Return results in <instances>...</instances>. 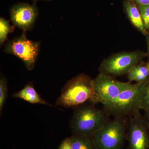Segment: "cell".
Returning a JSON list of instances; mask_svg holds the SVG:
<instances>
[{
    "label": "cell",
    "instance_id": "10",
    "mask_svg": "<svg viewBox=\"0 0 149 149\" xmlns=\"http://www.w3.org/2000/svg\"><path fill=\"white\" fill-rule=\"evenodd\" d=\"M125 12L130 22L142 34L147 36L149 34L146 29L138 7L133 0H126L124 3Z\"/></svg>",
    "mask_w": 149,
    "mask_h": 149
},
{
    "label": "cell",
    "instance_id": "22",
    "mask_svg": "<svg viewBox=\"0 0 149 149\" xmlns=\"http://www.w3.org/2000/svg\"><path fill=\"white\" fill-rule=\"evenodd\" d=\"M146 65L147 68H148V71L149 74V61H148V62L146 63Z\"/></svg>",
    "mask_w": 149,
    "mask_h": 149
},
{
    "label": "cell",
    "instance_id": "19",
    "mask_svg": "<svg viewBox=\"0 0 149 149\" xmlns=\"http://www.w3.org/2000/svg\"><path fill=\"white\" fill-rule=\"evenodd\" d=\"M137 6H149V0H133Z\"/></svg>",
    "mask_w": 149,
    "mask_h": 149
},
{
    "label": "cell",
    "instance_id": "9",
    "mask_svg": "<svg viewBox=\"0 0 149 149\" xmlns=\"http://www.w3.org/2000/svg\"><path fill=\"white\" fill-rule=\"evenodd\" d=\"M38 14L37 7L27 3L16 4L10 9V19L14 25L24 32L32 29Z\"/></svg>",
    "mask_w": 149,
    "mask_h": 149
},
{
    "label": "cell",
    "instance_id": "14",
    "mask_svg": "<svg viewBox=\"0 0 149 149\" xmlns=\"http://www.w3.org/2000/svg\"><path fill=\"white\" fill-rule=\"evenodd\" d=\"M15 27L11 26L9 22L5 19L1 17L0 18V43L2 46L7 39L9 33L13 32Z\"/></svg>",
    "mask_w": 149,
    "mask_h": 149
},
{
    "label": "cell",
    "instance_id": "6",
    "mask_svg": "<svg viewBox=\"0 0 149 149\" xmlns=\"http://www.w3.org/2000/svg\"><path fill=\"white\" fill-rule=\"evenodd\" d=\"M94 95L90 102L93 104L104 103L114 100L132 85L130 82H123L111 75L100 73L93 79Z\"/></svg>",
    "mask_w": 149,
    "mask_h": 149
},
{
    "label": "cell",
    "instance_id": "16",
    "mask_svg": "<svg viewBox=\"0 0 149 149\" xmlns=\"http://www.w3.org/2000/svg\"><path fill=\"white\" fill-rule=\"evenodd\" d=\"M139 108L143 111L149 109V81L141 96Z\"/></svg>",
    "mask_w": 149,
    "mask_h": 149
},
{
    "label": "cell",
    "instance_id": "3",
    "mask_svg": "<svg viewBox=\"0 0 149 149\" xmlns=\"http://www.w3.org/2000/svg\"><path fill=\"white\" fill-rule=\"evenodd\" d=\"M128 125L125 116L108 120L92 136L96 149H122L127 139Z\"/></svg>",
    "mask_w": 149,
    "mask_h": 149
},
{
    "label": "cell",
    "instance_id": "18",
    "mask_svg": "<svg viewBox=\"0 0 149 149\" xmlns=\"http://www.w3.org/2000/svg\"><path fill=\"white\" fill-rule=\"evenodd\" d=\"M58 149H72L70 145V139L67 138L63 140Z\"/></svg>",
    "mask_w": 149,
    "mask_h": 149
},
{
    "label": "cell",
    "instance_id": "23",
    "mask_svg": "<svg viewBox=\"0 0 149 149\" xmlns=\"http://www.w3.org/2000/svg\"></svg>",
    "mask_w": 149,
    "mask_h": 149
},
{
    "label": "cell",
    "instance_id": "5",
    "mask_svg": "<svg viewBox=\"0 0 149 149\" xmlns=\"http://www.w3.org/2000/svg\"><path fill=\"white\" fill-rule=\"evenodd\" d=\"M147 56V54L139 51L114 54L102 62L99 71L100 73L109 75L128 74Z\"/></svg>",
    "mask_w": 149,
    "mask_h": 149
},
{
    "label": "cell",
    "instance_id": "8",
    "mask_svg": "<svg viewBox=\"0 0 149 149\" xmlns=\"http://www.w3.org/2000/svg\"><path fill=\"white\" fill-rule=\"evenodd\" d=\"M140 110L128 116V149H149V129Z\"/></svg>",
    "mask_w": 149,
    "mask_h": 149
},
{
    "label": "cell",
    "instance_id": "1",
    "mask_svg": "<svg viewBox=\"0 0 149 149\" xmlns=\"http://www.w3.org/2000/svg\"><path fill=\"white\" fill-rule=\"evenodd\" d=\"M109 116L104 110L97 108L95 104H84L74 108L70 129L73 134L92 136L109 120Z\"/></svg>",
    "mask_w": 149,
    "mask_h": 149
},
{
    "label": "cell",
    "instance_id": "13",
    "mask_svg": "<svg viewBox=\"0 0 149 149\" xmlns=\"http://www.w3.org/2000/svg\"><path fill=\"white\" fill-rule=\"evenodd\" d=\"M70 139L72 149H96L92 136L73 134Z\"/></svg>",
    "mask_w": 149,
    "mask_h": 149
},
{
    "label": "cell",
    "instance_id": "17",
    "mask_svg": "<svg viewBox=\"0 0 149 149\" xmlns=\"http://www.w3.org/2000/svg\"><path fill=\"white\" fill-rule=\"evenodd\" d=\"M145 27L149 30V6H137Z\"/></svg>",
    "mask_w": 149,
    "mask_h": 149
},
{
    "label": "cell",
    "instance_id": "21",
    "mask_svg": "<svg viewBox=\"0 0 149 149\" xmlns=\"http://www.w3.org/2000/svg\"><path fill=\"white\" fill-rule=\"evenodd\" d=\"M146 37L147 46H148V56L149 61V34L148 35H147V36H146Z\"/></svg>",
    "mask_w": 149,
    "mask_h": 149
},
{
    "label": "cell",
    "instance_id": "2",
    "mask_svg": "<svg viewBox=\"0 0 149 149\" xmlns=\"http://www.w3.org/2000/svg\"><path fill=\"white\" fill-rule=\"evenodd\" d=\"M93 80L80 74L69 80L63 88L56 104L64 107H74L90 102L94 95Z\"/></svg>",
    "mask_w": 149,
    "mask_h": 149
},
{
    "label": "cell",
    "instance_id": "20",
    "mask_svg": "<svg viewBox=\"0 0 149 149\" xmlns=\"http://www.w3.org/2000/svg\"><path fill=\"white\" fill-rule=\"evenodd\" d=\"M144 112L143 117L149 129V109L144 110Z\"/></svg>",
    "mask_w": 149,
    "mask_h": 149
},
{
    "label": "cell",
    "instance_id": "12",
    "mask_svg": "<svg viewBox=\"0 0 149 149\" xmlns=\"http://www.w3.org/2000/svg\"><path fill=\"white\" fill-rule=\"evenodd\" d=\"M129 82L144 83L149 81V74L146 63L141 62L131 70L128 74Z\"/></svg>",
    "mask_w": 149,
    "mask_h": 149
},
{
    "label": "cell",
    "instance_id": "11",
    "mask_svg": "<svg viewBox=\"0 0 149 149\" xmlns=\"http://www.w3.org/2000/svg\"><path fill=\"white\" fill-rule=\"evenodd\" d=\"M13 97L22 99L31 104H42L54 107L40 97L32 83L25 85L23 89L13 94Z\"/></svg>",
    "mask_w": 149,
    "mask_h": 149
},
{
    "label": "cell",
    "instance_id": "15",
    "mask_svg": "<svg viewBox=\"0 0 149 149\" xmlns=\"http://www.w3.org/2000/svg\"><path fill=\"white\" fill-rule=\"evenodd\" d=\"M7 82L3 77H1L0 80V113L1 115L5 104L8 93Z\"/></svg>",
    "mask_w": 149,
    "mask_h": 149
},
{
    "label": "cell",
    "instance_id": "24",
    "mask_svg": "<svg viewBox=\"0 0 149 149\" xmlns=\"http://www.w3.org/2000/svg\"><path fill=\"white\" fill-rule=\"evenodd\" d=\"M47 1H49V0H47Z\"/></svg>",
    "mask_w": 149,
    "mask_h": 149
},
{
    "label": "cell",
    "instance_id": "7",
    "mask_svg": "<svg viewBox=\"0 0 149 149\" xmlns=\"http://www.w3.org/2000/svg\"><path fill=\"white\" fill-rule=\"evenodd\" d=\"M39 49L40 43L28 40L24 32L6 44L5 52L16 56L23 61L28 70H31L35 67Z\"/></svg>",
    "mask_w": 149,
    "mask_h": 149
},
{
    "label": "cell",
    "instance_id": "4",
    "mask_svg": "<svg viewBox=\"0 0 149 149\" xmlns=\"http://www.w3.org/2000/svg\"><path fill=\"white\" fill-rule=\"evenodd\" d=\"M148 82L132 84L116 98L103 104L107 114L114 117L128 116L136 110L140 109L139 105L141 96Z\"/></svg>",
    "mask_w": 149,
    "mask_h": 149
}]
</instances>
